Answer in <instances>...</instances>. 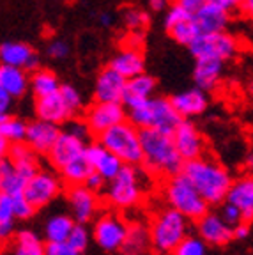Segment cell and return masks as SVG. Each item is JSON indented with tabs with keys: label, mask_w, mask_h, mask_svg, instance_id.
Instances as JSON below:
<instances>
[{
	"label": "cell",
	"mask_w": 253,
	"mask_h": 255,
	"mask_svg": "<svg viewBox=\"0 0 253 255\" xmlns=\"http://www.w3.org/2000/svg\"><path fill=\"white\" fill-rule=\"evenodd\" d=\"M143 159L142 165L152 177L168 179L179 174L184 167V159L175 147L174 136L158 129H140Z\"/></svg>",
	"instance_id": "1"
},
{
	"label": "cell",
	"mask_w": 253,
	"mask_h": 255,
	"mask_svg": "<svg viewBox=\"0 0 253 255\" xmlns=\"http://www.w3.org/2000/svg\"><path fill=\"white\" fill-rule=\"evenodd\" d=\"M181 172L190 179V183L197 188V191L207 200L209 206H218L227 200L229 190L232 186V177L229 170L218 161L200 156L197 159L184 161Z\"/></svg>",
	"instance_id": "2"
},
{
	"label": "cell",
	"mask_w": 253,
	"mask_h": 255,
	"mask_svg": "<svg viewBox=\"0 0 253 255\" xmlns=\"http://www.w3.org/2000/svg\"><path fill=\"white\" fill-rule=\"evenodd\" d=\"M149 172L136 168V165H123L119 174L107 184V200L115 209H131L142 202Z\"/></svg>",
	"instance_id": "3"
},
{
	"label": "cell",
	"mask_w": 253,
	"mask_h": 255,
	"mask_svg": "<svg viewBox=\"0 0 253 255\" xmlns=\"http://www.w3.org/2000/svg\"><path fill=\"white\" fill-rule=\"evenodd\" d=\"M129 121L140 129H158L172 135L182 123V117L170 100L152 96L138 107L129 108Z\"/></svg>",
	"instance_id": "4"
},
{
	"label": "cell",
	"mask_w": 253,
	"mask_h": 255,
	"mask_svg": "<svg viewBox=\"0 0 253 255\" xmlns=\"http://www.w3.org/2000/svg\"><path fill=\"white\" fill-rule=\"evenodd\" d=\"M163 197L168 207L184 215L188 220L197 222L198 218L209 211V204L197 191V188L190 183L186 175L179 172L163 183Z\"/></svg>",
	"instance_id": "5"
},
{
	"label": "cell",
	"mask_w": 253,
	"mask_h": 255,
	"mask_svg": "<svg viewBox=\"0 0 253 255\" xmlns=\"http://www.w3.org/2000/svg\"><path fill=\"white\" fill-rule=\"evenodd\" d=\"M105 147L110 149L124 165H140L143 159L140 128L131 121H123L98 136Z\"/></svg>",
	"instance_id": "6"
},
{
	"label": "cell",
	"mask_w": 253,
	"mask_h": 255,
	"mask_svg": "<svg viewBox=\"0 0 253 255\" xmlns=\"http://www.w3.org/2000/svg\"><path fill=\"white\" fill-rule=\"evenodd\" d=\"M190 220L179 211L166 207L150 220V241L159 254H172L174 248L188 236Z\"/></svg>",
	"instance_id": "7"
},
{
	"label": "cell",
	"mask_w": 253,
	"mask_h": 255,
	"mask_svg": "<svg viewBox=\"0 0 253 255\" xmlns=\"http://www.w3.org/2000/svg\"><path fill=\"white\" fill-rule=\"evenodd\" d=\"M188 48L195 59H216L227 62L238 53L239 44L232 34L222 30L198 34Z\"/></svg>",
	"instance_id": "8"
},
{
	"label": "cell",
	"mask_w": 253,
	"mask_h": 255,
	"mask_svg": "<svg viewBox=\"0 0 253 255\" xmlns=\"http://www.w3.org/2000/svg\"><path fill=\"white\" fill-rule=\"evenodd\" d=\"M129 223L121 218L117 213H105L94 225V239L107 252L121 250L126 241Z\"/></svg>",
	"instance_id": "9"
},
{
	"label": "cell",
	"mask_w": 253,
	"mask_h": 255,
	"mask_svg": "<svg viewBox=\"0 0 253 255\" xmlns=\"http://www.w3.org/2000/svg\"><path fill=\"white\" fill-rule=\"evenodd\" d=\"M62 190V181L50 170H39L32 175L23 188V195L27 200L36 207H43L50 204Z\"/></svg>",
	"instance_id": "10"
},
{
	"label": "cell",
	"mask_w": 253,
	"mask_h": 255,
	"mask_svg": "<svg viewBox=\"0 0 253 255\" xmlns=\"http://www.w3.org/2000/svg\"><path fill=\"white\" fill-rule=\"evenodd\" d=\"M87 126L91 128L92 135L99 136L107 129H110L115 124L126 121V110L123 103H114V101H94L87 108L83 116Z\"/></svg>",
	"instance_id": "11"
},
{
	"label": "cell",
	"mask_w": 253,
	"mask_h": 255,
	"mask_svg": "<svg viewBox=\"0 0 253 255\" xmlns=\"http://www.w3.org/2000/svg\"><path fill=\"white\" fill-rule=\"evenodd\" d=\"M165 27L172 39L177 41L179 44H184V46H190L191 41L200 34L193 14L177 4L172 5L166 12Z\"/></svg>",
	"instance_id": "12"
},
{
	"label": "cell",
	"mask_w": 253,
	"mask_h": 255,
	"mask_svg": "<svg viewBox=\"0 0 253 255\" xmlns=\"http://www.w3.org/2000/svg\"><path fill=\"white\" fill-rule=\"evenodd\" d=\"M66 199L71 206L73 218L78 223L91 222L94 215L99 211V197L85 184H69L66 190Z\"/></svg>",
	"instance_id": "13"
},
{
	"label": "cell",
	"mask_w": 253,
	"mask_h": 255,
	"mask_svg": "<svg viewBox=\"0 0 253 255\" xmlns=\"http://www.w3.org/2000/svg\"><path fill=\"white\" fill-rule=\"evenodd\" d=\"M197 231L207 245L211 247H225L234 239V227L222 218L220 213L207 211L197 220Z\"/></svg>",
	"instance_id": "14"
},
{
	"label": "cell",
	"mask_w": 253,
	"mask_h": 255,
	"mask_svg": "<svg viewBox=\"0 0 253 255\" xmlns=\"http://www.w3.org/2000/svg\"><path fill=\"white\" fill-rule=\"evenodd\" d=\"M172 136H174L175 147H177L179 154L182 156L184 161L197 159L206 152V140H204L202 133L198 131L197 126L191 121L182 119L177 129L172 133Z\"/></svg>",
	"instance_id": "15"
},
{
	"label": "cell",
	"mask_w": 253,
	"mask_h": 255,
	"mask_svg": "<svg viewBox=\"0 0 253 255\" xmlns=\"http://www.w3.org/2000/svg\"><path fill=\"white\" fill-rule=\"evenodd\" d=\"M85 152H87V142H83L82 138L71 135V133L62 131L52 151L48 152V159L57 170H60L67 163L85 156Z\"/></svg>",
	"instance_id": "16"
},
{
	"label": "cell",
	"mask_w": 253,
	"mask_h": 255,
	"mask_svg": "<svg viewBox=\"0 0 253 255\" xmlns=\"http://www.w3.org/2000/svg\"><path fill=\"white\" fill-rule=\"evenodd\" d=\"M60 133H62V129L59 128V124L37 117L36 121H32L27 126L25 142H27L37 154H48V152L52 151L53 145H55Z\"/></svg>",
	"instance_id": "17"
},
{
	"label": "cell",
	"mask_w": 253,
	"mask_h": 255,
	"mask_svg": "<svg viewBox=\"0 0 253 255\" xmlns=\"http://www.w3.org/2000/svg\"><path fill=\"white\" fill-rule=\"evenodd\" d=\"M127 78H124L117 69L112 66L105 68L98 75L94 87V101H114V103H123L124 89H126Z\"/></svg>",
	"instance_id": "18"
},
{
	"label": "cell",
	"mask_w": 253,
	"mask_h": 255,
	"mask_svg": "<svg viewBox=\"0 0 253 255\" xmlns=\"http://www.w3.org/2000/svg\"><path fill=\"white\" fill-rule=\"evenodd\" d=\"M87 159H89V163H91L92 170L101 174L107 181L114 179L124 165L123 161H121L110 149L105 147L99 140L91 143V145H87Z\"/></svg>",
	"instance_id": "19"
},
{
	"label": "cell",
	"mask_w": 253,
	"mask_h": 255,
	"mask_svg": "<svg viewBox=\"0 0 253 255\" xmlns=\"http://www.w3.org/2000/svg\"><path fill=\"white\" fill-rule=\"evenodd\" d=\"M36 116L39 119L50 121V123L62 124L67 123L75 114L59 91L53 94L43 96V98H36Z\"/></svg>",
	"instance_id": "20"
},
{
	"label": "cell",
	"mask_w": 253,
	"mask_h": 255,
	"mask_svg": "<svg viewBox=\"0 0 253 255\" xmlns=\"http://www.w3.org/2000/svg\"><path fill=\"white\" fill-rule=\"evenodd\" d=\"M156 91V80L154 76L147 75V73H140L136 76H131L126 82V89H124L123 96V105L127 108L138 107L140 103L147 101L152 98Z\"/></svg>",
	"instance_id": "21"
},
{
	"label": "cell",
	"mask_w": 253,
	"mask_h": 255,
	"mask_svg": "<svg viewBox=\"0 0 253 255\" xmlns=\"http://www.w3.org/2000/svg\"><path fill=\"white\" fill-rule=\"evenodd\" d=\"M227 200L241 209L243 222H253V175H243L232 181Z\"/></svg>",
	"instance_id": "22"
},
{
	"label": "cell",
	"mask_w": 253,
	"mask_h": 255,
	"mask_svg": "<svg viewBox=\"0 0 253 255\" xmlns=\"http://www.w3.org/2000/svg\"><path fill=\"white\" fill-rule=\"evenodd\" d=\"M193 18L197 21V27L200 30V34H206V32H222L229 25L230 12L216 4L206 2L197 12H193Z\"/></svg>",
	"instance_id": "23"
},
{
	"label": "cell",
	"mask_w": 253,
	"mask_h": 255,
	"mask_svg": "<svg viewBox=\"0 0 253 255\" xmlns=\"http://www.w3.org/2000/svg\"><path fill=\"white\" fill-rule=\"evenodd\" d=\"M170 101L175 107V110L181 114L182 119H190V117H193V116H200V114L206 112L207 105H209L206 91H202V89H198V87L179 92Z\"/></svg>",
	"instance_id": "24"
},
{
	"label": "cell",
	"mask_w": 253,
	"mask_h": 255,
	"mask_svg": "<svg viewBox=\"0 0 253 255\" xmlns=\"http://www.w3.org/2000/svg\"><path fill=\"white\" fill-rule=\"evenodd\" d=\"M223 64H225L223 60H216V59H197L195 71H193L195 85L206 92L216 89V85L222 80Z\"/></svg>",
	"instance_id": "25"
},
{
	"label": "cell",
	"mask_w": 253,
	"mask_h": 255,
	"mask_svg": "<svg viewBox=\"0 0 253 255\" xmlns=\"http://www.w3.org/2000/svg\"><path fill=\"white\" fill-rule=\"evenodd\" d=\"M9 159L14 163L16 170L23 175L25 179H30L32 175L39 170V159L37 152L28 145L27 142H16L11 143L9 149Z\"/></svg>",
	"instance_id": "26"
},
{
	"label": "cell",
	"mask_w": 253,
	"mask_h": 255,
	"mask_svg": "<svg viewBox=\"0 0 253 255\" xmlns=\"http://www.w3.org/2000/svg\"><path fill=\"white\" fill-rule=\"evenodd\" d=\"M110 66L117 69L124 78H131V76H136L145 71V59L138 48L127 46L110 60Z\"/></svg>",
	"instance_id": "27"
},
{
	"label": "cell",
	"mask_w": 253,
	"mask_h": 255,
	"mask_svg": "<svg viewBox=\"0 0 253 255\" xmlns=\"http://www.w3.org/2000/svg\"><path fill=\"white\" fill-rule=\"evenodd\" d=\"M0 85L12 96V98H21L30 87V78L27 76L23 68L18 66H9V64H0Z\"/></svg>",
	"instance_id": "28"
},
{
	"label": "cell",
	"mask_w": 253,
	"mask_h": 255,
	"mask_svg": "<svg viewBox=\"0 0 253 255\" xmlns=\"http://www.w3.org/2000/svg\"><path fill=\"white\" fill-rule=\"evenodd\" d=\"M27 184V179L20 172L16 170L9 156L0 161V191L7 193V195H16V193H23V188Z\"/></svg>",
	"instance_id": "29"
},
{
	"label": "cell",
	"mask_w": 253,
	"mask_h": 255,
	"mask_svg": "<svg viewBox=\"0 0 253 255\" xmlns=\"http://www.w3.org/2000/svg\"><path fill=\"white\" fill-rule=\"evenodd\" d=\"M149 247H152L150 241V229L143 223H131L127 227V236L121 250L124 254H138V252H145Z\"/></svg>",
	"instance_id": "30"
},
{
	"label": "cell",
	"mask_w": 253,
	"mask_h": 255,
	"mask_svg": "<svg viewBox=\"0 0 253 255\" xmlns=\"http://www.w3.org/2000/svg\"><path fill=\"white\" fill-rule=\"evenodd\" d=\"M32 55H34V50L27 43H20V41H7L0 46V62L9 66L25 68Z\"/></svg>",
	"instance_id": "31"
},
{
	"label": "cell",
	"mask_w": 253,
	"mask_h": 255,
	"mask_svg": "<svg viewBox=\"0 0 253 255\" xmlns=\"http://www.w3.org/2000/svg\"><path fill=\"white\" fill-rule=\"evenodd\" d=\"M30 89L36 98H43V96L53 94V92L60 91V82L57 78L55 73L50 69H37L32 73L30 76Z\"/></svg>",
	"instance_id": "32"
},
{
	"label": "cell",
	"mask_w": 253,
	"mask_h": 255,
	"mask_svg": "<svg viewBox=\"0 0 253 255\" xmlns=\"http://www.w3.org/2000/svg\"><path fill=\"white\" fill-rule=\"evenodd\" d=\"M76 223L71 216L67 215H57L53 218L48 220L44 234H46V241H67L69 234H71L73 227Z\"/></svg>",
	"instance_id": "33"
},
{
	"label": "cell",
	"mask_w": 253,
	"mask_h": 255,
	"mask_svg": "<svg viewBox=\"0 0 253 255\" xmlns=\"http://www.w3.org/2000/svg\"><path fill=\"white\" fill-rule=\"evenodd\" d=\"M60 175L67 184H83L85 179L89 177V174L92 172V167L87 159V152L82 158L75 159L71 163H67L66 167L60 168Z\"/></svg>",
	"instance_id": "34"
},
{
	"label": "cell",
	"mask_w": 253,
	"mask_h": 255,
	"mask_svg": "<svg viewBox=\"0 0 253 255\" xmlns=\"http://www.w3.org/2000/svg\"><path fill=\"white\" fill-rule=\"evenodd\" d=\"M12 255H44V245L32 231H21L16 236V247Z\"/></svg>",
	"instance_id": "35"
},
{
	"label": "cell",
	"mask_w": 253,
	"mask_h": 255,
	"mask_svg": "<svg viewBox=\"0 0 253 255\" xmlns=\"http://www.w3.org/2000/svg\"><path fill=\"white\" fill-rule=\"evenodd\" d=\"M14 207H12V197L0 191V239H5L12 234L14 229Z\"/></svg>",
	"instance_id": "36"
},
{
	"label": "cell",
	"mask_w": 253,
	"mask_h": 255,
	"mask_svg": "<svg viewBox=\"0 0 253 255\" xmlns=\"http://www.w3.org/2000/svg\"><path fill=\"white\" fill-rule=\"evenodd\" d=\"M27 126L28 124L25 123V121H21L20 117L9 116L7 119L0 123V135L4 136L9 143L25 142V136H27Z\"/></svg>",
	"instance_id": "37"
},
{
	"label": "cell",
	"mask_w": 253,
	"mask_h": 255,
	"mask_svg": "<svg viewBox=\"0 0 253 255\" xmlns=\"http://www.w3.org/2000/svg\"><path fill=\"white\" fill-rule=\"evenodd\" d=\"M172 255H207V243L200 236H186L174 248Z\"/></svg>",
	"instance_id": "38"
},
{
	"label": "cell",
	"mask_w": 253,
	"mask_h": 255,
	"mask_svg": "<svg viewBox=\"0 0 253 255\" xmlns=\"http://www.w3.org/2000/svg\"><path fill=\"white\" fill-rule=\"evenodd\" d=\"M124 21H126L127 28H131L133 32H138L147 27V23H149V14H147L145 11H142V9L129 7L124 12Z\"/></svg>",
	"instance_id": "39"
},
{
	"label": "cell",
	"mask_w": 253,
	"mask_h": 255,
	"mask_svg": "<svg viewBox=\"0 0 253 255\" xmlns=\"http://www.w3.org/2000/svg\"><path fill=\"white\" fill-rule=\"evenodd\" d=\"M11 197H12V207H14L16 218L25 220V218H30V216L34 215L36 207L28 202L27 197H25L23 193H16V195H11Z\"/></svg>",
	"instance_id": "40"
},
{
	"label": "cell",
	"mask_w": 253,
	"mask_h": 255,
	"mask_svg": "<svg viewBox=\"0 0 253 255\" xmlns=\"http://www.w3.org/2000/svg\"><path fill=\"white\" fill-rule=\"evenodd\" d=\"M66 131L71 133V135L78 136V138H82L83 142H89V138L92 136V131L91 128L87 126V123H85V119H69L66 123Z\"/></svg>",
	"instance_id": "41"
},
{
	"label": "cell",
	"mask_w": 253,
	"mask_h": 255,
	"mask_svg": "<svg viewBox=\"0 0 253 255\" xmlns=\"http://www.w3.org/2000/svg\"><path fill=\"white\" fill-rule=\"evenodd\" d=\"M82 252L76 250L69 241H48L44 245V255H80Z\"/></svg>",
	"instance_id": "42"
},
{
	"label": "cell",
	"mask_w": 253,
	"mask_h": 255,
	"mask_svg": "<svg viewBox=\"0 0 253 255\" xmlns=\"http://www.w3.org/2000/svg\"><path fill=\"white\" fill-rule=\"evenodd\" d=\"M67 241H69V245H73L78 252H83L85 248H87L89 231L83 227V223H78V225L73 227V231H71V234H69V238H67Z\"/></svg>",
	"instance_id": "43"
},
{
	"label": "cell",
	"mask_w": 253,
	"mask_h": 255,
	"mask_svg": "<svg viewBox=\"0 0 253 255\" xmlns=\"http://www.w3.org/2000/svg\"><path fill=\"white\" fill-rule=\"evenodd\" d=\"M220 215H222V218L225 220L229 225H232V227H236L238 223L243 222V213L241 209H239L236 204L232 202H222V211H220Z\"/></svg>",
	"instance_id": "44"
},
{
	"label": "cell",
	"mask_w": 253,
	"mask_h": 255,
	"mask_svg": "<svg viewBox=\"0 0 253 255\" xmlns=\"http://www.w3.org/2000/svg\"><path fill=\"white\" fill-rule=\"evenodd\" d=\"M60 94L66 100V103L69 105L73 114L80 112V108H82V96H80V92L73 85H60Z\"/></svg>",
	"instance_id": "45"
},
{
	"label": "cell",
	"mask_w": 253,
	"mask_h": 255,
	"mask_svg": "<svg viewBox=\"0 0 253 255\" xmlns=\"http://www.w3.org/2000/svg\"><path fill=\"white\" fill-rule=\"evenodd\" d=\"M46 53L52 57V59L62 60V59H66V57L69 55V46H67L66 41L55 39V41H52V43L48 44Z\"/></svg>",
	"instance_id": "46"
},
{
	"label": "cell",
	"mask_w": 253,
	"mask_h": 255,
	"mask_svg": "<svg viewBox=\"0 0 253 255\" xmlns=\"http://www.w3.org/2000/svg\"><path fill=\"white\" fill-rule=\"evenodd\" d=\"M107 183H108V181L105 179L103 175L92 170L91 174H89V177H87V179H85V183H83V184H85V186H87L89 190L94 191V193H99V191H103V190H105V186H107Z\"/></svg>",
	"instance_id": "47"
},
{
	"label": "cell",
	"mask_w": 253,
	"mask_h": 255,
	"mask_svg": "<svg viewBox=\"0 0 253 255\" xmlns=\"http://www.w3.org/2000/svg\"><path fill=\"white\" fill-rule=\"evenodd\" d=\"M14 100L2 85H0V123L9 117V108H11V101Z\"/></svg>",
	"instance_id": "48"
},
{
	"label": "cell",
	"mask_w": 253,
	"mask_h": 255,
	"mask_svg": "<svg viewBox=\"0 0 253 255\" xmlns=\"http://www.w3.org/2000/svg\"><path fill=\"white\" fill-rule=\"evenodd\" d=\"M207 0H174V4H177V5H181L182 9H186L188 12H197L198 9L202 7V5L206 4Z\"/></svg>",
	"instance_id": "49"
},
{
	"label": "cell",
	"mask_w": 253,
	"mask_h": 255,
	"mask_svg": "<svg viewBox=\"0 0 253 255\" xmlns=\"http://www.w3.org/2000/svg\"><path fill=\"white\" fill-rule=\"evenodd\" d=\"M207 2H211V4H216V5H220V7L225 9V11L232 12V11H236L238 7H241L245 0H207Z\"/></svg>",
	"instance_id": "50"
},
{
	"label": "cell",
	"mask_w": 253,
	"mask_h": 255,
	"mask_svg": "<svg viewBox=\"0 0 253 255\" xmlns=\"http://www.w3.org/2000/svg\"><path fill=\"white\" fill-rule=\"evenodd\" d=\"M250 236V223L241 222L234 227V239H246Z\"/></svg>",
	"instance_id": "51"
},
{
	"label": "cell",
	"mask_w": 253,
	"mask_h": 255,
	"mask_svg": "<svg viewBox=\"0 0 253 255\" xmlns=\"http://www.w3.org/2000/svg\"><path fill=\"white\" fill-rule=\"evenodd\" d=\"M9 149H11V143H9L4 136L0 135V161L9 156Z\"/></svg>",
	"instance_id": "52"
},
{
	"label": "cell",
	"mask_w": 253,
	"mask_h": 255,
	"mask_svg": "<svg viewBox=\"0 0 253 255\" xmlns=\"http://www.w3.org/2000/svg\"><path fill=\"white\" fill-rule=\"evenodd\" d=\"M149 5L152 11H163V9L168 5V0H149Z\"/></svg>",
	"instance_id": "53"
},
{
	"label": "cell",
	"mask_w": 253,
	"mask_h": 255,
	"mask_svg": "<svg viewBox=\"0 0 253 255\" xmlns=\"http://www.w3.org/2000/svg\"><path fill=\"white\" fill-rule=\"evenodd\" d=\"M98 20L103 27H110V25L114 23V14H110V12H101V14L98 16Z\"/></svg>",
	"instance_id": "54"
},
{
	"label": "cell",
	"mask_w": 253,
	"mask_h": 255,
	"mask_svg": "<svg viewBox=\"0 0 253 255\" xmlns=\"http://www.w3.org/2000/svg\"><path fill=\"white\" fill-rule=\"evenodd\" d=\"M241 9L245 11V14L248 16L250 20H253V0H245L241 5Z\"/></svg>",
	"instance_id": "55"
},
{
	"label": "cell",
	"mask_w": 253,
	"mask_h": 255,
	"mask_svg": "<svg viewBox=\"0 0 253 255\" xmlns=\"http://www.w3.org/2000/svg\"><path fill=\"white\" fill-rule=\"evenodd\" d=\"M248 92H250V96H253V80L248 84Z\"/></svg>",
	"instance_id": "56"
},
{
	"label": "cell",
	"mask_w": 253,
	"mask_h": 255,
	"mask_svg": "<svg viewBox=\"0 0 253 255\" xmlns=\"http://www.w3.org/2000/svg\"><path fill=\"white\" fill-rule=\"evenodd\" d=\"M124 255H145V252H138V254H124Z\"/></svg>",
	"instance_id": "57"
},
{
	"label": "cell",
	"mask_w": 253,
	"mask_h": 255,
	"mask_svg": "<svg viewBox=\"0 0 253 255\" xmlns=\"http://www.w3.org/2000/svg\"><path fill=\"white\" fill-rule=\"evenodd\" d=\"M0 241H2V239H0Z\"/></svg>",
	"instance_id": "58"
}]
</instances>
